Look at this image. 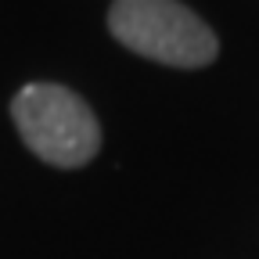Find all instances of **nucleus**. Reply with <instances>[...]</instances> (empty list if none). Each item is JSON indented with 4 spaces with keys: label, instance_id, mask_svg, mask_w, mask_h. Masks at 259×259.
Instances as JSON below:
<instances>
[{
    "label": "nucleus",
    "instance_id": "2",
    "mask_svg": "<svg viewBox=\"0 0 259 259\" xmlns=\"http://www.w3.org/2000/svg\"><path fill=\"white\" fill-rule=\"evenodd\" d=\"M108 32L126 51L173 69H205L220 54L216 32L180 0H112Z\"/></svg>",
    "mask_w": 259,
    "mask_h": 259
},
{
    "label": "nucleus",
    "instance_id": "1",
    "mask_svg": "<svg viewBox=\"0 0 259 259\" xmlns=\"http://www.w3.org/2000/svg\"><path fill=\"white\" fill-rule=\"evenodd\" d=\"M11 119L22 144L47 166L79 169L101 151V122L83 97L61 83H29L15 94Z\"/></svg>",
    "mask_w": 259,
    "mask_h": 259
}]
</instances>
